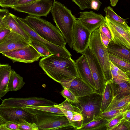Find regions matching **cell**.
<instances>
[{"label": "cell", "instance_id": "cell-1", "mask_svg": "<svg viewBox=\"0 0 130 130\" xmlns=\"http://www.w3.org/2000/svg\"><path fill=\"white\" fill-rule=\"evenodd\" d=\"M39 64L47 75L60 84L74 77H80L75 61L71 57L52 54L42 58Z\"/></svg>", "mask_w": 130, "mask_h": 130}, {"label": "cell", "instance_id": "cell-2", "mask_svg": "<svg viewBox=\"0 0 130 130\" xmlns=\"http://www.w3.org/2000/svg\"><path fill=\"white\" fill-rule=\"evenodd\" d=\"M56 27L71 48L73 45V28L76 19L71 10L60 2L54 0L51 10Z\"/></svg>", "mask_w": 130, "mask_h": 130}, {"label": "cell", "instance_id": "cell-3", "mask_svg": "<svg viewBox=\"0 0 130 130\" xmlns=\"http://www.w3.org/2000/svg\"><path fill=\"white\" fill-rule=\"evenodd\" d=\"M32 115L39 130H62L73 128L64 114L43 111L23 107Z\"/></svg>", "mask_w": 130, "mask_h": 130}, {"label": "cell", "instance_id": "cell-4", "mask_svg": "<svg viewBox=\"0 0 130 130\" xmlns=\"http://www.w3.org/2000/svg\"><path fill=\"white\" fill-rule=\"evenodd\" d=\"M25 19L29 26L40 36L56 45L66 47L67 43L62 34L51 23L40 17L30 15Z\"/></svg>", "mask_w": 130, "mask_h": 130}, {"label": "cell", "instance_id": "cell-5", "mask_svg": "<svg viewBox=\"0 0 130 130\" xmlns=\"http://www.w3.org/2000/svg\"><path fill=\"white\" fill-rule=\"evenodd\" d=\"M102 98V94L95 92L77 98L79 102L72 103L76 111L83 117V125L100 116Z\"/></svg>", "mask_w": 130, "mask_h": 130}, {"label": "cell", "instance_id": "cell-6", "mask_svg": "<svg viewBox=\"0 0 130 130\" xmlns=\"http://www.w3.org/2000/svg\"><path fill=\"white\" fill-rule=\"evenodd\" d=\"M88 47L98 61L103 71L106 81L111 79L110 64L107 48L101 39L98 29L91 33Z\"/></svg>", "mask_w": 130, "mask_h": 130}, {"label": "cell", "instance_id": "cell-7", "mask_svg": "<svg viewBox=\"0 0 130 130\" xmlns=\"http://www.w3.org/2000/svg\"><path fill=\"white\" fill-rule=\"evenodd\" d=\"M13 16L17 22L30 39L37 40L42 44L52 54L71 57L72 55L66 47L58 46L47 41L39 35L29 26L25 19L18 17L14 15Z\"/></svg>", "mask_w": 130, "mask_h": 130}, {"label": "cell", "instance_id": "cell-8", "mask_svg": "<svg viewBox=\"0 0 130 130\" xmlns=\"http://www.w3.org/2000/svg\"><path fill=\"white\" fill-rule=\"evenodd\" d=\"M89 64L94 82L96 92L102 94L106 82L103 70L96 57L88 47L83 53Z\"/></svg>", "mask_w": 130, "mask_h": 130}, {"label": "cell", "instance_id": "cell-9", "mask_svg": "<svg viewBox=\"0 0 130 130\" xmlns=\"http://www.w3.org/2000/svg\"><path fill=\"white\" fill-rule=\"evenodd\" d=\"M53 4V1L51 0H36L28 4L10 8L30 15L39 17H46L51 11Z\"/></svg>", "mask_w": 130, "mask_h": 130}, {"label": "cell", "instance_id": "cell-10", "mask_svg": "<svg viewBox=\"0 0 130 130\" xmlns=\"http://www.w3.org/2000/svg\"><path fill=\"white\" fill-rule=\"evenodd\" d=\"M57 104L45 98L36 97L27 98H10L2 101L1 107L23 108L28 106H54Z\"/></svg>", "mask_w": 130, "mask_h": 130}, {"label": "cell", "instance_id": "cell-11", "mask_svg": "<svg viewBox=\"0 0 130 130\" xmlns=\"http://www.w3.org/2000/svg\"><path fill=\"white\" fill-rule=\"evenodd\" d=\"M91 33L76 18L73 28L72 48L77 53L82 54L88 47Z\"/></svg>", "mask_w": 130, "mask_h": 130}, {"label": "cell", "instance_id": "cell-12", "mask_svg": "<svg viewBox=\"0 0 130 130\" xmlns=\"http://www.w3.org/2000/svg\"><path fill=\"white\" fill-rule=\"evenodd\" d=\"M105 18L106 24L111 34V40L130 49V28L113 21L106 16Z\"/></svg>", "mask_w": 130, "mask_h": 130}, {"label": "cell", "instance_id": "cell-13", "mask_svg": "<svg viewBox=\"0 0 130 130\" xmlns=\"http://www.w3.org/2000/svg\"><path fill=\"white\" fill-rule=\"evenodd\" d=\"M1 53L13 63L16 62L32 63L38 60L42 57L41 54L30 45L24 48Z\"/></svg>", "mask_w": 130, "mask_h": 130}, {"label": "cell", "instance_id": "cell-14", "mask_svg": "<svg viewBox=\"0 0 130 130\" xmlns=\"http://www.w3.org/2000/svg\"><path fill=\"white\" fill-rule=\"evenodd\" d=\"M0 115L5 123L10 121L19 123L20 119L34 122L32 115L22 108L0 107Z\"/></svg>", "mask_w": 130, "mask_h": 130}, {"label": "cell", "instance_id": "cell-15", "mask_svg": "<svg viewBox=\"0 0 130 130\" xmlns=\"http://www.w3.org/2000/svg\"><path fill=\"white\" fill-rule=\"evenodd\" d=\"M60 84L63 87L68 89L77 98L96 92V90L80 77H74Z\"/></svg>", "mask_w": 130, "mask_h": 130}, {"label": "cell", "instance_id": "cell-16", "mask_svg": "<svg viewBox=\"0 0 130 130\" xmlns=\"http://www.w3.org/2000/svg\"><path fill=\"white\" fill-rule=\"evenodd\" d=\"M79 18L77 19L84 27L92 33L98 29L101 25L106 24L105 18L102 15L92 11L80 12Z\"/></svg>", "mask_w": 130, "mask_h": 130}, {"label": "cell", "instance_id": "cell-17", "mask_svg": "<svg viewBox=\"0 0 130 130\" xmlns=\"http://www.w3.org/2000/svg\"><path fill=\"white\" fill-rule=\"evenodd\" d=\"M29 45L23 37L11 31L0 43V53L11 51L27 47Z\"/></svg>", "mask_w": 130, "mask_h": 130}, {"label": "cell", "instance_id": "cell-18", "mask_svg": "<svg viewBox=\"0 0 130 130\" xmlns=\"http://www.w3.org/2000/svg\"><path fill=\"white\" fill-rule=\"evenodd\" d=\"M77 71L80 77L96 90L91 72L87 59L84 54L75 61Z\"/></svg>", "mask_w": 130, "mask_h": 130}, {"label": "cell", "instance_id": "cell-19", "mask_svg": "<svg viewBox=\"0 0 130 130\" xmlns=\"http://www.w3.org/2000/svg\"><path fill=\"white\" fill-rule=\"evenodd\" d=\"M107 48L108 53L130 63V49L114 43L111 40L108 44Z\"/></svg>", "mask_w": 130, "mask_h": 130}, {"label": "cell", "instance_id": "cell-20", "mask_svg": "<svg viewBox=\"0 0 130 130\" xmlns=\"http://www.w3.org/2000/svg\"><path fill=\"white\" fill-rule=\"evenodd\" d=\"M13 15L14 14L9 12L4 18V21L6 27L11 31L23 37L29 43L30 40L29 36L17 22Z\"/></svg>", "mask_w": 130, "mask_h": 130}, {"label": "cell", "instance_id": "cell-21", "mask_svg": "<svg viewBox=\"0 0 130 130\" xmlns=\"http://www.w3.org/2000/svg\"><path fill=\"white\" fill-rule=\"evenodd\" d=\"M114 99H119L130 94V82L113 78Z\"/></svg>", "mask_w": 130, "mask_h": 130}, {"label": "cell", "instance_id": "cell-22", "mask_svg": "<svg viewBox=\"0 0 130 130\" xmlns=\"http://www.w3.org/2000/svg\"><path fill=\"white\" fill-rule=\"evenodd\" d=\"M11 70L8 64H0V98L9 91L8 85Z\"/></svg>", "mask_w": 130, "mask_h": 130}, {"label": "cell", "instance_id": "cell-23", "mask_svg": "<svg viewBox=\"0 0 130 130\" xmlns=\"http://www.w3.org/2000/svg\"><path fill=\"white\" fill-rule=\"evenodd\" d=\"M115 98L113 82L110 79L106 81L104 91L100 109V113L103 112L109 106Z\"/></svg>", "mask_w": 130, "mask_h": 130}, {"label": "cell", "instance_id": "cell-24", "mask_svg": "<svg viewBox=\"0 0 130 130\" xmlns=\"http://www.w3.org/2000/svg\"><path fill=\"white\" fill-rule=\"evenodd\" d=\"M25 84L23 78L13 70H11L8 85L9 91H16L19 90Z\"/></svg>", "mask_w": 130, "mask_h": 130}, {"label": "cell", "instance_id": "cell-25", "mask_svg": "<svg viewBox=\"0 0 130 130\" xmlns=\"http://www.w3.org/2000/svg\"><path fill=\"white\" fill-rule=\"evenodd\" d=\"M108 122L99 116L83 125L80 130H106V124Z\"/></svg>", "mask_w": 130, "mask_h": 130}, {"label": "cell", "instance_id": "cell-26", "mask_svg": "<svg viewBox=\"0 0 130 130\" xmlns=\"http://www.w3.org/2000/svg\"><path fill=\"white\" fill-rule=\"evenodd\" d=\"M109 60L114 65L125 73L130 78V63L108 53Z\"/></svg>", "mask_w": 130, "mask_h": 130}, {"label": "cell", "instance_id": "cell-27", "mask_svg": "<svg viewBox=\"0 0 130 130\" xmlns=\"http://www.w3.org/2000/svg\"><path fill=\"white\" fill-rule=\"evenodd\" d=\"M72 0L82 10L86 9H91L98 11L102 3L99 0Z\"/></svg>", "mask_w": 130, "mask_h": 130}, {"label": "cell", "instance_id": "cell-28", "mask_svg": "<svg viewBox=\"0 0 130 130\" xmlns=\"http://www.w3.org/2000/svg\"><path fill=\"white\" fill-rule=\"evenodd\" d=\"M130 105V94L119 99L114 98L109 106L104 112L112 109H122Z\"/></svg>", "mask_w": 130, "mask_h": 130}, {"label": "cell", "instance_id": "cell-29", "mask_svg": "<svg viewBox=\"0 0 130 130\" xmlns=\"http://www.w3.org/2000/svg\"><path fill=\"white\" fill-rule=\"evenodd\" d=\"M104 10L106 16L108 19L127 28H130L126 22L128 19H124L121 18L110 7L108 6L105 8Z\"/></svg>", "mask_w": 130, "mask_h": 130}, {"label": "cell", "instance_id": "cell-30", "mask_svg": "<svg viewBox=\"0 0 130 130\" xmlns=\"http://www.w3.org/2000/svg\"><path fill=\"white\" fill-rule=\"evenodd\" d=\"M130 105L121 109H112L104 111L100 114V116L109 121L115 117L123 113L130 108Z\"/></svg>", "mask_w": 130, "mask_h": 130}, {"label": "cell", "instance_id": "cell-31", "mask_svg": "<svg viewBox=\"0 0 130 130\" xmlns=\"http://www.w3.org/2000/svg\"><path fill=\"white\" fill-rule=\"evenodd\" d=\"M98 29L101 40L104 46L107 48L109 43L112 39L110 32L106 24L101 25Z\"/></svg>", "mask_w": 130, "mask_h": 130}, {"label": "cell", "instance_id": "cell-32", "mask_svg": "<svg viewBox=\"0 0 130 130\" xmlns=\"http://www.w3.org/2000/svg\"><path fill=\"white\" fill-rule=\"evenodd\" d=\"M29 43L41 54L42 57H46L52 54L43 44L37 40L30 39Z\"/></svg>", "mask_w": 130, "mask_h": 130}, {"label": "cell", "instance_id": "cell-33", "mask_svg": "<svg viewBox=\"0 0 130 130\" xmlns=\"http://www.w3.org/2000/svg\"><path fill=\"white\" fill-rule=\"evenodd\" d=\"M26 107L40 111L52 113L63 114L60 109L58 107L53 106H28Z\"/></svg>", "mask_w": 130, "mask_h": 130}, {"label": "cell", "instance_id": "cell-34", "mask_svg": "<svg viewBox=\"0 0 130 130\" xmlns=\"http://www.w3.org/2000/svg\"><path fill=\"white\" fill-rule=\"evenodd\" d=\"M63 88V89L61 92V94L66 100L71 103L79 102L78 98L71 91L66 88Z\"/></svg>", "mask_w": 130, "mask_h": 130}, {"label": "cell", "instance_id": "cell-35", "mask_svg": "<svg viewBox=\"0 0 130 130\" xmlns=\"http://www.w3.org/2000/svg\"><path fill=\"white\" fill-rule=\"evenodd\" d=\"M83 117L82 114L79 113L75 114L71 119V125L75 129L80 130L83 124Z\"/></svg>", "mask_w": 130, "mask_h": 130}, {"label": "cell", "instance_id": "cell-36", "mask_svg": "<svg viewBox=\"0 0 130 130\" xmlns=\"http://www.w3.org/2000/svg\"><path fill=\"white\" fill-rule=\"evenodd\" d=\"M18 124L19 130H39L37 125L34 122H29L20 119Z\"/></svg>", "mask_w": 130, "mask_h": 130}, {"label": "cell", "instance_id": "cell-37", "mask_svg": "<svg viewBox=\"0 0 130 130\" xmlns=\"http://www.w3.org/2000/svg\"><path fill=\"white\" fill-rule=\"evenodd\" d=\"M123 119V113L115 117L106 124V130H113L121 122Z\"/></svg>", "mask_w": 130, "mask_h": 130}, {"label": "cell", "instance_id": "cell-38", "mask_svg": "<svg viewBox=\"0 0 130 130\" xmlns=\"http://www.w3.org/2000/svg\"><path fill=\"white\" fill-rule=\"evenodd\" d=\"M19 124L8 121L0 126V130H19Z\"/></svg>", "mask_w": 130, "mask_h": 130}, {"label": "cell", "instance_id": "cell-39", "mask_svg": "<svg viewBox=\"0 0 130 130\" xmlns=\"http://www.w3.org/2000/svg\"><path fill=\"white\" fill-rule=\"evenodd\" d=\"M54 106L66 110L76 111L72 104L66 99L61 104L56 105H54Z\"/></svg>", "mask_w": 130, "mask_h": 130}, {"label": "cell", "instance_id": "cell-40", "mask_svg": "<svg viewBox=\"0 0 130 130\" xmlns=\"http://www.w3.org/2000/svg\"><path fill=\"white\" fill-rule=\"evenodd\" d=\"M11 31L10 29L7 27L4 22L0 26V43Z\"/></svg>", "mask_w": 130, "mask_h": 130}, {"label": "cell", "instance_id": "cell-41", "mask_svg": "<svg viewBox=\"0 0 130 130\" xmlns=\"http://www.w3.org/2000/svg\"><path fill=\"white\" fill-rule=\"evenodd\" d=\"M130 122L123 120L113 130H130Z\"/></svg>", "mask_w": 130, "mask_h": 130}, {"label": "cell", "instance_id": "cell-42", "mask_svg": "<svg viewBox=\"0 0 130 130\" xmlns=\"http://www.w3.org/2000/svg\"><path fill=\"white\" fill-rule=\"evenodd\" d=\"M60 108L62 111L63 114L67 118L69 122L71 125V124L72 123L71 119L73 116L74 114L78 113H79L75 111H71L65 110L62 108Z\"/></svg>", "mask_w": 130, "mask_h": 130}, {"label": "cell", "instance_id": "cell-43", "mask_svg": "<svg viewBox=\"0 0 130 130\" xmlns=\"http://www.w3.org/2000/svg\"><path fill=\"white\" fill-rule=\"evenodd\" d=\"M110 67L113 69L120 74L122 75L127 81L130 82V79L125 73L120 69L114 65L110 61Z\"/></svg>", "mask_w": 130, "mask_h": 130}, {"label": "cell", "instance_id": "cell-44", "mask_svg": "<svg viewBox=\"0 0 130 130\" xmlns=\"http://www.w3.org/2000/svg\"><path fill=\"white\" fill-rule=\"evenodd\" d=\"M110 70L112 77V79L113 78H114L128 81L119 73L110 67Z\"/></svg>", "mask_w": 130, "mask_h": 130}, {"label": "cell", "instance_id": "cell-45", "mask_svg": "<svg viewBox=\"0 0 130 130\" xmlns=\"http://www.w3.org/2000/svg\"><path fill=\"white\" fill-rule=\"evenodd\" d=\"M19 0H7L0 3V6L3 8H10L14 3Z\"/></svg>", "mask_w": 130, "mask_h": 130}, {"label": "cell", "instance_id": "cell-46", "mask_svg": "<svg viewBox=\"0 0 130 130\" xmlns=\"http://www.w3.org/2000/svg\"><path fill=\"white\" fill-rule=\"evenodd\" d=\"M9 12L6 8L0 9V26L4 23V19Z\"/></svg>", "mask_w": 130, "mask_h": 130}, {"label": "cell", "instance_id": "cell-47", "mask_svg": "<svg viewBox=\"0 0 130 130\" xmlns=\"http://www.w3.org/2000/svg\"><path fill=\"white\" fill-rule=\"evenodd\" d=\"M36 0H19L14 3L10 8L28 4Z\"/></svg>", "mask_w": 130, "mask_h": 130}, {"label": "cell", "instance_id": "cell-48", "mask_svg": "<svg viewBox=\"0 0 130 130\" xmlns=\"http://www.w3.org/2000/svg\"><path fill=\"white\" fill-rule=\"evenodd\" d=\"M130 108H129L123 113V120L130 122Z\"/></svg>", "mask_w": 130, "mask_h": 130}, {"label": "cell", "instance_id": "cell-49", "mask_svg": "<svg viewBox=\"0 0 130 130\" xmlns=\"http://www.w3.org/2000/svg\"><path fill=\"white\" fill-rule=\"evenodd\" d=\"M110 4L113 7L115 6H116L118 0H110Z\"/></svg>", "mask_w": 130, "mask_h": 130}, {"label": "cell", "instance_id": "cell-50", "mask_svg": "<svg viewBox=\"0 0 130 130\" xmlns=\"http://www.w3.org/2000/svg\"><path fill=\"white\" fill-rule=\"evenodd\" d=\"M5 123L4 120L0 115V126L3 125Z\"/></svg>", "mask_w": 130, "mask_h": 130}, {"label": "cell", "instance_id": "cell-51", "mask_svg": "<svg viewBox=\"0 0 130 130\" xmlns=\"http://www.w3.org/2000/svg\"><path fill=\"white\" fill-rule=\"evenodd\" d=\"M6 0H0V3L4 2Z\"/></svg>", "mask_w": 130, "mask_h": 130}]
</instances>
